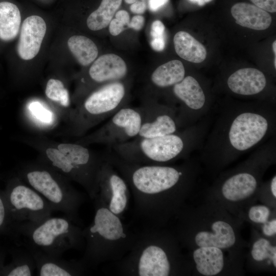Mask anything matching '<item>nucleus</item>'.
<instances>
[{
    "instance_id": "nucleus-1",
    "label": "nucleus",
    "mask_w": 276,
    "mask_h": 276,
    "mask_svg": "<svg viewBox=\"0 0 276 276\" xmlns=\"http://www.w3.org/2000/svg\"><path fill=\"white\" fill-rule=\"evenodd\" d=\"M104 157L127 182L135 216L145 227H163L185 205L190 190L187 167L131 163L113 151Z\"/></svg>"
},
{
    "instance_id": "nucleus-40",
    "label": "nucleus",
    "mask_w": 276,
    "mask_h": 276,
    "mask_svg": "<svg viewBox=\"0 0 276 276\" xmlns=\"http://www.w3.org/2000/svg\"><path fill=\"white\" fill-rule=\"evenodd\" d=\"M115 18L122 22L124 25H127L129 22V14L125 10L118 11L116 14Z\"/></svg>"
},
{
    "instance_id": "nucleus-29",
    "label": "nucleus",
    "mask_w": 276,
    "mask_h": 276,
    "mask_svg": "<svg viewBox=\"0 0 276 276\" xmlns=\"http://www.w3.org/2000/svg\"><path fill=\"white\" fill-rule=\"evenodd\" d=\"M45 94L47 97L52 101L64 109H68L70 105L68 92L60 80L53 78L49 80L46 85Z\"/></svg>"
},
{
    "instance_id": "nucleus-30",
    "label": "nucleus",
    "mask_w": 276,
    "mask_h": 276,
    "mask_svg": "<svg viewBox=\"0 0 276 276\" xmlns=\"http://www.w3.org/2000/svg\"><path fill=\"white\" fill-rule=\"evenodd\" d=\"M29 109L33 119L42 125H51L54 120L50 110L37 101L32 102L29 104Z\"/></svg>"
},
{
    "instance_id": "nucleus-12",
    "label": "nucleus",
    "mask_w": 276,
    "mask_h": 276,
    "mask_svg": "<svg viewBox=\"0 0 276 276\" xmlns=\"http://www.w3.org/2000/svg\"><path fill=\"white\" fill-rule=\"evenodd\" d=\"M268 128L267 120L263 116L251 112L242 113L231 125L229 143L236 150H247L262 140Z\"/></svg>"
},
{
    "instance_id": "nucleus-37",
    "label": "nucleus",
    "mask_w": 276,
    "mask_h": 276,
    "mask_svg": "<svg viewBox=\"0 0 276 276\" xmlns=\"http://www.w3.org/2000/svg\"><path fill=\"white\" fill-rule=\"evenodd\" d=\"M150 44L154 50L157 52L162 51L165 47L164 37L153 38Z\"/></svg>"
},
{
    "instance_id": "nucleus-33",
    "label": "nucleus",
    "mask_w": 276,
    "mask_h": 276,
    "mask_svg": "<svg viewBox=\"0 0 276 276\" xmlns=\"http://www.w3.org/2000/svg\"><path fill=\"white\" fill-rule=\"evenodd\" d=\"M258 7L271 13L276 11V0H250Z\"/></svg>"
},
{
    "instance_id": "nucleus-15",
    "label": "nucleus",
    "mask_w": 276,
    "mask_h": 276,
    "mask_svg": "<svg viewBox=\"0 0 276 276\" xmlns=\"http://www.w3.org/2000/svg\"><path fill=\"white\" fill-rule=\"evenodd\" d=\"M258 186V180L254 174L249 172H239L229 176L223 182L218 196L225 204H242L255 196Z\"/></svg>"
},
{
    "instance_id": "nucleus-27",
    "label": "nucleus",
    "mask_w": 276,
    "mask_h": 276,
    "mask_svg": "<svg viewBox=\"0 0 276 276\" xmlns=\"http://www.w3.org/2000/svg\"><path fill=\"white\" fill-rule=\"evenodd\" d=\"M250 257L255 263L276 268V246L268 238L258 237L252 242Z\"/></svg>"
},
{
    "instance_id": "nucleus-8",
    "label": "nucleus",
    "mask_w": 276,
    "mask_h": 276,
    "mask_svg": "<svg viewBox=\"0 0 276 276\" xmlns=\"http://www.w3.org/2000/svg\"><path fill=\"white\" fill-rule=\"evenodd\" d=\"M187 137L177 132L152 138H135L115 145L111 150L129 163L140 165H166L185 152Z\"/></svg>"
},
{
    "instance_id": "nucleus-19",
    "label": "nucleus",
    "mask_w": 276,
    "mask_h": 276,
    "mask_svg": "<svg viewBox=\"0 0 276 276\" xmlns=\"http://www.w3.org/2000/svg\"><path fill=\"white\" fill-rule=\"evenodd\" d=\"M266 80L264 74L254 68H243L232 74L227 85L234 93L245 96L259 93L265 88Z\"/></svg>"
},
{
    "instance_id": "nucleus-42",
    "label": "nucleus",
    "mask_w": 276,
    "mask_h": 276,
    "mask_svg": "<svg viewBox=\"0 0 276 276\" xmlns=\"http://www.w3.org/2000/svg\"><path fill=\"white\" fill-rule=\"evenodd\" d=\"M270 190L274 199L276 198V176H274L272 178L270 184Z\"/></svg>"
},
{
    "instance_id": "nucleus-45",
    "label": "nucleus",
    "mask_w": 276,
    "mask_h": 276,
    "mask_svg": "<svg viewBox=\"0 0 276 276\" xmlns=\"http://www.w3.org/2000/svg\"><path fill=\"white\" fill-rule=\"evenodd\" d=\"M127 4H133L136 2L137 0H124Z\"/></svg>"
},
{
    "instance_id": "nucleus-14",
    "label": "nucleus",
    "mask_w": 276,
    "mask_h": 276,
    "mask_svg": "<svg viewBox=\"0 0 276 276\" xmlns=\"http://www.w3.org/2000/svg\"><path fill=\"white\" fill-rule=\"evenodd\" d=\"M27 249L33 256L39 276H77L85 273L87 267L81 259L66 260L47 254L29 244Z\"/></svg>"
},
{
    "instance_id": "nucleus-44",
    "label": "nucleus",
    "mask_w": 276,
    "mask_h": 276,
    "mask_svg": "<svg viewBox=\"0 0 276 276\" xmlns=\"http://www.w3.org/2000/svg\"><path fill=\"white\" fill-rule=\"evenodd\" d=\"M272 49H273V51L274 53V55H276V41L275 40L273 42Z\"/></svg>"
},
{
    "instance_id": "nucleus-9",
    "label": "nucleus",
    "mask_w": 276,
    "mask_h": 276,
    "mask_svg": "<svg viewBox=\"0 0 276 276\" xmlns=\"http://www.w3.org/2000/svg\"><path fill=\"white\" fill-rule=\"evenodd\" d=\"M142 121L141 107L127 105L118 110L102 126L89 134L78 137L75 142L85 146L96 144L111 147L135 139Z\"/></svg>"
},
{
    "instance_id": "nucleus-38",
    "label": "nucleus",
    "mask_w": 276,
    "mask_h": 276,
    "mask_svg": "<svg viewBox=\"0 0 276 276\" xmlns=\"http://www.w3.org/2000/svg\"><path fill=\"white\" fill-rule=\"evenodd\" d=\"M130 8L131 12L134 13L142 14L146 10V5L144 2L137 1L132 4Z\"/></svg>"
},
{
    "instance_id": "nucleus-6",
    "label": "nucleus",
    "mask_w": 276,
    "mask_h": 276,
    "mask_svg": "<svg viewBox=\"0 0 276 276\" xmlns=\"http://www.w3.org/2000/svg\"><path fill=\"white\" fill-rule=\"evenodd\" d=\"M127 88L121 81L103 85L71 108L68 113L70 132L79 137L118 110L127 105Z\"/></svg>"
},
{
    "instance_id": "nucleus-35",
    "label": "nucleus",
    "mask_w": 276,
    "mask_h": 276,
    "mask_svg": "<svg viewBox=\"0 0 276 276\" xmlns=\"http://www.w3.org/2000/svg\"><path fill=\"white\" fill-rule=\"evenodd\" d=\"M124 25L116 18L112 19L109 23V30L113 36L120 34L124 29Z\"/></svg>"
},
{
    "instance_id": "nucleus-36",
    "label": "nucleus",
    "mask_w": 276,
    "mask_h": 276,
    "mask_svg": "<svg viewBox=\"0 0 276 276\" xmlns=\"http://www.w3.org/2000/svg\"><path fill=\"white\" fill-rule=\"evenodd\" d=\"M144 24V17L141 15H135L132 17L130 22L127 25V26L135 30L139 31L143 28Z\"/></svg>"
},
{
    "instance_id": "nucleus-17",
    "label": "nucleus",
    "mask_w": 276,
    "mask_h": 276,
    "mask_svg": "<svg viewBox=\"0 0 276 276\" xmlns=\"http://www.w3.org/2000/svg\"><path fill=\"white\" fill-rule=\"evenodd\" d=\"M127 66L120 56L107 54L99 57L91 65L88 74L94 82L105 84L119 81L127 74Z\"/></svg>"
},
{
    "instance_id": "nucleus-28",
    "label": "nucleus",
    "mask_w": 276,
    "mask_h": 276,
    "mask_svg": "<svg viewBox=\"0 0 276 276\" xmlns=\"http://www.w3.org/2000/svg\"><path fill=\"white\" fill-rule=\"evenodd\" d=\"M7 273L8 276H31L36 268L34 259L27 250H17Z\"/></svg>"
},
{
    "instance_id": "nucleus-41",
    "label": "nucleus",
    "mask_w": 276,
    "mask_h": 276,
    "mask_svg": "<svg viewBox=\"0 0 276 276\" xmlns=\"http://www.w3.org/2000/svg\"><path fill=\"white\" fill-rule=\"evenodd\" d=\"M6 205L0 196V228L3 226L6 221Z\"/></svg>"
},
{
    "instance_id": "nucleus-24",
    "label": "nucleus",
    "mask_w": 276,
    "mask_h": 276,
    "mask_svg": "<svg viewBox=\"0 0 276 276\" xmlns=\"http://www.w3.org/2000/svg\"><path fill=\"white\" fill-rule=\"evenodd\" d=\"M185 70L182 62L173 60L156 68L151 75L152 84L159 88H166L180 82L185 78Z\"/></svg>"
},
{
    "instance_id": "nucleus-20",
    "label": "nucleus",
    "mask_w": 276,
    "mask_h": 276,
    "mask_svg": "<svg viewBox=\"0 0 276 276\" xmlns=\"http://www.w3.org/2000/svg\"><path fill=\"white\" fill-rule=\"evenodd\" d=\"M231 13L237 24L255 30H266L272 20L271 15L267 11L246 3L233 5Z\"/></svg>"
},
{
    "instance_id": "nucleus-7",
    "label": "nucleus",
    "mask_w": 276,
    "mask_h": 276,
    "mask_svg": "<svg viewBox=\"0 0 276 276\" xmlns=\"http://www.w3.org/2000/svg\"><path fill=\"white\" fill-rule=\"evenodd\" d=\"M209 217L195 223L179 211L175 235L180 244L191 249L212 246L228 252L237 246L239 235L233 221L217 213Z\"/></svg>"
},
{
    "instance_id": "nucleus-10",
    "label": "nucleus",
    "mask_w": 276,
    "mask_h": 276,
    "mask_svg": "<svg viewBox=\"0 0 276 276\" xmlns=\"http://www.w3.org/2000/svg\"><path fill=\"white\" fill-rule=\"evenodd\" d=\"M8 193L11 213L17 223L39 222L51 216L53 209L36 190L20 177L15 179Z\"/></svg>"
},
{
    "instance_id": "nucleus-25",
    "label": "nucleus",
    "mask_w": 276,
    "mask_h": 276,
    "mask_svg": "<svg viewBox=\"0 0 276 276\" xmlns=\"http://www.w3.org/2000/svg\"><path fill=\"white\" fill-rule=\"evenodd\" d=\"M68 47L78 62L87 66L97 57L98 50L89 38L82 35H74L67 41Z\"/></svg>"
},
{
    "instance_id": "nucleus-16",
    "label": "nucleus",
    "mask_w": 276,
    "mask_h": 276,
    "mask_svg": "<svg viewBox=\"0 0 276 276\" xmlns=\"http://www.w3.org/2000/svg\"><path fill=\"white\" fill-rule=\"evenodd\" d=\"M47 30L44 19L31 15L23 21L17 46L19 56L24 60L33 59L38 53Z\"/></svg>"
},
{
    "instance_id": "nucleus-34",
    "label": "nucleus",
    "mask_w": 276,
    "mask_h": 276,
    "mask_svg": "<svg viewBox=\"0 0 276 276\" xmlns=\"http://www.w3.org/2000/svg\"><path fill=\"white\" fill-rule=\"evenodd\" d=\"M165 27L160 20L154 21L152 25L150 34L152 38L162 37L164 36Z\"/></svg>"
},
{
    "instance_id": "nucleus-21",
    "label": "nucleus",
    "mask_w": 276,
    "mask_h": 276,
    "mask_svg": "<svg viewBox=\"0 0 276 276\" xmlns=\"http://www.w3.org/2000/svg\"><path fill=\"white\" fill-rule=\"evenodd\" d=\"M174 96L188 109L198 110L204 106L205 97L198 81L188 76L173 86Z\"/></svg>"
},
{
    "instance_id": "nucleus-23",
    "label": "nucleus",
    "mask_w": 276,
    "mask_h": 276,
    "mask_svg": "<svg viewBox=\"0 0 276 276\" xmlns=\"http://www.w3.org/2000/svg\"><path fill=\"white\" fill-rule=\"evenodd\" d=\"M21 15L16 5L9 2H0V39L10 41L17 35Z\"/></svg>"
},
{
    "instance_id": "nucleus-31",
    "label": "nucleus",
    "mask_w": 276,
    "mask_h": 276,
    "mask_svg": "<svg viewBox=\"0 0 276 276\" xmlns=\"http://www.w3.org/2000/svg\"><path fill=\"white\" fill-rule=\"evenodd\" d=\"M271 211L270 209L264 204L251 206L248 210L247 217L254 224L262 225L270 219Z\"/></svg>"
},
{
    "instance_id": "nucleus-18",
    "label": "nucleus",
    "mask_w": 276,
    "mask_h": 276,
    "mask_svg": "<svg viewBox=\"0 0 276 276\" xmlns=\"http://www.w3.org/2000/svg\"><path fill=\"white\" fill-rule=\"evenodd\" d=\"M192 257L198 273L215 276L225 269L227 262L226 251L216 247H200L192 249Z\"/></svg>"
},
{
    "instance_id": "nucleus-3",
    "label": "nucleus",
    "mask_w": 276,
    "mask_h": 276,
    "mask_svg": "<svg viewBox=\"0 0 276 276\" xmlns=\"http://www.w3.org/2000/svg\"><path fill=\"white\" fill-rule=\"evenodd\" d=\"M95 215L82 229L85 240L81 260L88 267L106 262H118L132 247L137 234L132 232L122 218L112 213L97 194L93 200Z\"/></svg>"
},
{
    "instance_id": "nucleus-13",
    "label": "nucleus",
    "mask_w": 276,
    "mask_h": 276,
    "mask_svg": "<svg viewBox=\"0 0 276 276\" xmlns=\"http://www.w3.org/2000/svg\"><path fill=\"white\" fill-rule=\"evenodd\" d=\"M143 121L136 138H152L176 132L178 120L173 108L150 100L141 106Z\"/></svg>"
},
{
    "instance_id": "nucleus-43",
    "label": "nucleus",
    "mask_w": 276,
    "mask_h": 276,
    "mask_svg": "<svg viewBox=\"0 0 276 276\" xmlns=\"http://www.w3.org/2000/svg\"><path fill=\"white\" fill-rule=\"evenodd\" d=\"M192 3L198 5V6H201L205 4L210 2L212 0H189Z\"/></svg>"
},
{
    "instance_id": "nucleus-39",
    "label": "nucleus",
    "mask_w": 276,
    "mask_h": 276,
    "mask_svg": "<svg viewBox=\"0 0 276 276\" xmlns=\"http://www.w3.org/2000/svg\"><path fill=\"white\" fill-rule=\"evenodd\" d=\"M168 1L169 0H149V8L151 11H156L165 6Z\"/></svg>"
},
{
    "instance_id": "nucleus-2",
    "label": "nucleus",
    "mask_w": 276,
    "mask_h": 276,
    "mask_svg": "<svg viewBox=\"0 0 276 276\" xmlns=\"http://www.w3.org/2000/svg\"><path fill=\"white\" fill-rule=\"evenodd\" d=\"M175 235L162 227L137 234L129 251L116 262L118 273L128 276H170L187 274L190 264Z\"/></svg>"
},
{
    "instance_id": "nucleus-32",
    "label": "nucleus",
    "mask_w": 276,
    "mask_h": 276,
    "mask_svg": "<svg viewBox=\"0 0 276 276\" xmlns=\"http://www.w3.org/2000/svg\"><path fill=\"white\" fill-rule=\"evenodd\" d=\"M262 232L267 238L273 237L276 235V219L273 217L261 225Z\"/></svg>"
},
{
    "instance_id": "nucleus-4",
    "label": "nucleus",
    "mask_w": 276,
    "mask_h": 276,
    "mask_svg": "<svg viewBox=\"0 0 276 276\" xmlns=\"http://www.w3.org/2000/svg\"><path fill=\"white\" fill-rule=\"evenodd\" d=\"M19 176L47 200L53 211L61 212L75 223L82 225L79 210L85 197L66 177L40 160L22 165Z\"/></svg>"
},
{
    "instance_id": "nucleus-5",
    "label": "nucleus",
    "mask_w": 276,
    "mask_h": 276,
    "mask_svg": "<svg viewBox=\"0 0 276 276\" xmlns=\"http://www.w3.org/2000/svg\"><path fill=\"white\" fill-rule=\"evenodd\" d=\"M16 228L28 244L49 255L61 257L68 250H81L85 247L83 229L66 216L17 223Z\"/></svg>"
},
{
    "instance_id": "nucleus-26",
    "label": "nucleus",
    "mask_w": 276,
    "mask_h": 276,
    "mask_svg": "<svg viewBox=\"0 0 276 276\" xmlns=\"http://www.w3.org/2000/svg\"><path fill=\"white\" fill-rule=\"evenodd\" d=\"M122 0H102L99 8L92 12L87 19V26L92 31H98L106 27L120 7Z\"/></svg>"
},
{
    "instance_id": "nucleus-22",
    "label": "nucleus",
    "mask_w": 276,
    "mask_h": 276,
    "mask_svg": "<svg viewBox=\"0 0 276 276\" xmlns=\"http://www.w3.org/2000/svg\"><path fill=\"white\" fill-rule=\"evenodd\" d=\"M177 54L191 62L199 63L206 58L207 52L204 45L188 33L179 31L173 39Z\"/></svg>"
},
{
    "instance_id": "nucleus-11",
    "label": "nucleus",
    "mask_w": 276,
    "mask_h": 276,
    "mask_svg": "<svg viewBox=\"0 0 276 276\" xmlns=\"http://www.w3.org/2000/svg\"><path fill=\"white\" fill-rule=\"evenodd\" d=\"M98 187V195L101 200L122 218L128 208L130 190L124 178L105 158L99 172Z\"/></svg>"
}]
</instances>
